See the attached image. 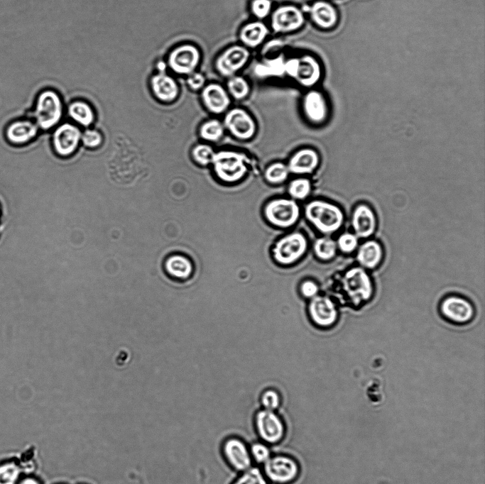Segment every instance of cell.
Here are the masks:
<instances>
[{
  "mask_svg": "<svg viewBox=\"0 0 485 484\" xmlns=\"http://www.w3.org/2000/svg\"><path fill=\"white\" fill-rule=\"evenodd\" d=\"M162 269L168 277L177 281L188 278L192 273V266L187 257L170 253L164 257Z\"/></svg>",
  "mask_w": 485,
  "mask_h": 484,
  "instance_id": "cell-22",
  "label": "cell"
},
{
  "mask_svg": "<svg viewBox=\"0 0 485 484\" xmlns=\"http://www.w3.org/2000/svg\"><path fill=\"white\" fill-rule=\"evenodd\" d=\"M108 4H109V6H111V7L112 8V6H111V5L109 4V2H108Z\"/></svg>",
  "mask_w": 485,
  "mask_h": 484,
  "instance_id": "cell-47",
  "label": "cell"
},
{
  "mask_svg": "<svg viewBox=\"0 0 485 484\" xmlns=\"http://www.w3.org/2000/svg\"><path fill=\"white\" fill-rule=\"evenodd\" d=\"M310 14L313 23L324 29L333 28L337 23L338 13L330 3L320 0L312 3L305 10Z\"/></svg>",
  "mask_w": 485,
  "mask_h": 484,
  "instance_id": "cell-23",
  "label": "cell"
},
{
  "mask_svg": "<svg viewBox=\"0 0 485 484\" xmlns=\"http://www.w3.org/2000/svg\"><path fill=\"white\" fill-rule=\"evenodd\" d=\"M224 133L223 125L217 120H209L204 123L200 128V135L202 138L217 141L219 140Z\"/></svg>",
  "mask_w": 485,
  "mask_h": 484,
  "instance_id": "cell-31",
  "label": "cell"
},
{
  "mask_svg": "<svg viewBox=\"0 0 485 484\" xmlns=\"http://www.w3.org/2000/svg\"><path fill=\"white\" fill-rule=\"evenodd\" d=\"M300 468L295 459L285 455L271 456L263 463L264 475L275 484H289L299 475Z\"/></svg>",
  "mask_w": 485,
  "mask_h": 484,
  "instance_id": "cell-6",
  "label": "cell"
},
{
  "mask_svg": "<svg viewBox=\"0 0 485 484\" xmlns=\"http://www.w3.org/2000/svg\"><path fill=\"white\" fill-rule=\"evenodd\" d=\"M249 451L251 458L258 463H264L271 457L270 449L263 443H254Z\"/></svg>",
  "mask_w": 485,
  "mask_h": 484,
  "instance_id": "cell-40",
  "label": "cell"
},
{
  "mask_svg": "<svg viewBox=\"0 0 485 484\" xmlns=\"http://www.w3.org/2000/svg\"><path fill=\"white\" fill-rule=\"evenodd\" d=\"M261 403L264 409L274 411L279 407L280 398L278 392L268 390L262 394Z\"/></svg>",
  "mask_w": 485,
  "mask_h": 484,
  "instance_id": "cell-41",
  "label": "cell"
},
{
  "mask_svg": "<svg viewBox=\"0 0 485 484\" xmlns=\"http://www.w3.org/2000/svg\"><path fill=\"white\" fill-rule=\"evenodd\" d=\"M357 260L364 268H376L383 257L381 246L376 241L369 240L362 243L357 252Z\"/></svg>",
  "mask_w": 485,
  "mask_h": 484,
  "instance_id": "cell-28",
  "label": "cell"
},
{
  "mask_svg": "<svg viewBox=\"0 0 485 484\" xmlns=\"http://www.w3.org/2000/svg\"><path fill=\"white\" fill-rule=\"evenodd\" d=\"M440 309L445 317L458 323L467 322L474 315L472 304L467 300L457 296L445 298L441 304Z\"/></svg>",
  "mask_w": 485,
  "mask_h": 484,
  "instance_id": "cell-19",
  "label": "cell"
},
{
  "mask_svg": "<svg viewBox=\"0 0 485 484\" xmlns=\"http://www.w3.org/2000/svg\"><path fill=\"white\" fill-rule=\"evenodd\" d=\"M307 219L323 233L338 231L344 223V213L334 204L323 200H313L305 209Z\"/></svg>",
  "mask_w": 485,
  "mask_h": 484,
  "instance_id": "cell-2",
  "label": "cell"
},
{
  "mask_svg": "<svg viewBox=\"0 0 485 484\" xmlns=\"http://www.w3.org/2000/svg\"><path fill=\"white\" fill-rule=\"evenodd\" d=\"M155 67L158 73H167L168 65L164 59H157L153 63V68Z\"/></svg>",
  "mask_w": 485,
  "mask_h": 484,
  "instance_id": "cell-44",
  "label": "cell"
},
{
  "mask_svg": "<svg viewBox=\"0 0 485 484\" xmlns=\"http://www.w3.org/2000/svg\"><path fill=\"white\" fill-rule=\"evenodd\" d=\"M255 425L258 436L267 444H278L285 436L283 421L274 411L264 409L258 411L255 417Z\"/></svg>",
  "mask_w": 485,
  "mask_h": 484,
  "instance_id": "cell-9",
  "label": "cell"
},
{
  "mask_svg": "<svg viewBox=\"0 0 485 484\" xmlns=\"http://www.w3.org/2000/svg\"><path fill=\"white\" fill-rule=\"evenodd\" d=\"M301 290L303 294L307 297L315 296L318 291L317 286L311 281L305 282L302 285Z\"/></svg>",
  "mask_w": 485,
  "mask_h": 484,
  "instance_id": "cell-43",
  "label": "cell"
},
{
  "mask_svg": "<svg viewBox=\"0 0 485 484\" xmlns=\"http://www.w3.org/2000/svg\"><path fill=\"white\" fill-rule=\"evenodd\" d=\"M206 79L205 76L199 72L195 71L187 75L186 84L190 89L197 91L202 89L205 85Z\"/></svg>",
  "mask_w": 485,
  "mask_h": 484,
  "instance_id": "cell-42",
  "label": "cell"
},
{
  "mask_svg": "<svg viewBox=\"0 0 485 484\" xmlns=\"http://www.w3.org/2000/svg\"><path fill=\"white\" fill-rule=\"evenodd\" d=\"M222 452L229 466L238 471H245L251 468L252 458L245 443L240 439H227L223 446Z\"/></svg>",
  "mask_w": 485,
  "mask_h": 484,
  "instance_id": "cell-17",
  "label": "cell"
},
{
  "mask_svg": "<svg viewBox=\"0 0 485 484\" xmlns=\"http://www.w3.org/2000/svg\"><path fill=\"white\" fill-rule=\"evenodd\" d=\"M148 85L153 97L163 104L175 101L180 94L176 79L168 73H153L148 79Z\"/></svg>",
  "mask_w": 485,
  "mask_h": 484,
  "instance_id": "cell-15",
  "label": "cell"
},
{
  "mask_svg": "<svg viewBox=\"0 0 485 484\" xmlns=\"http://www.w3.org/2000/svg\"><path fill=\"white\" fill-rule=\"evenodd\" d=\"M305 22L303 11L294 5H283L272 13L271 27L276 33H288L303 26Z\"/></svg>",
  "mask_w": 485,
  "mask_h": 484,
  "instance_id": "cell-12",
  "label": "cell"
},
{
  "mask_svg": "<svg viewBox=\"0 0 485 484\" xmlns=\"http://www.w3.org/2000/svg\"><path fill=\"white\" fill-rule=\"evenodd\" d=\"M264 214L273 225L288 228L298 221L300 209L294 200L280 198L269 202L264 208Z\"/></svg>",
  "mask_w": 485,
  "mask_h": 484,
  "instance_id": "cell-7",
  "label": "cell"
},
{
  "mask_svg": "<svg viewBox=\"0 0 485 484\" xmlns=\"http://www.w3.org/2000/svg\"><path fill=\"white\" fill-rule=\"evenodd\" d=\"M63 108V101L57 91L43 89L36 97L28 118L34 121L40 130L47 132L61 121Z\"/></svg>",
  "mask_w": 485,
  "mask_h": 484,
  "instance_id": "cell-1",
  "label": "cell"
},
{
  "mask_svg": "<svg viewBox=\"0 0 485 484\" xmlns=\"http://www.w3.org/2000/svg\"><path fill=\"white\" fill-rule=\"evenodd\" d=\"M344 289L354 304L367 301L372 295V285L369 276L361 268L348 270L343 279Z\"/></svg>",
  "mask_w": 485,
  "mask_h": 484,
  "instance_id": "cell-10",
  "label": "cell"
},
{
  "mask_svg": "<svg viewBox=\"0 0 485 484\" xmlns=\"http://www.w3.org/2000/svg\"><path fill=\"white\" fill-rule=\"evenodd\" d=\"M314 248L319 258L323 260H329L336 253L337 243L330 238L322 237L315 241Z\"/></svg>",
  "mask_w": 485,
  "mask_h": 484,
  "instance_id": "cell-32",
  "label": "cell"
},
{
  "mask_svg": "<svg viewBox=\"0 0 485 484\" xmlns=\"http://www.w3.org/2000/svg\"><path fill=\"white\" fill-rule=\"evenodd\" d=\"M224 126L235 137L246 140L253 137L256 124L252 117L244 109L229 110L224 117Z\"/></svg>",
  "mask_w": 485,
  "mask_h": 484,
  "instance_id": "cell-16",
  "label": "cell"
},
{
  "mask_svg": "<svg viewBox=\"0 0 485 484\" xmlns=\"http://www.w3.org/2000/svg\"><path fill=\"white\" fill-rule=\"evenodd\" d=\"M250 57L248 49L240 45H234L224 50L216 59L215 68L224 77H231L241 70Z\"/></svg>",
  "mask_w": 485,
  "mask_h": 484,
  "instance_id": "cell-11",
  "label": "cell"
},
{
  "mask_svg": "<svg viewBox=\"0 0 485 484\" xmlns=\"http://www.w3.org/2000/svg\"><path fill=\"white\" fill-rule=\"evenodd\" d=\"M200 59V52L197 46L191 43H183L170 50L165 61L173 73L189 75L195 71Z\"/></svg>",
  "mask_w": 485,
  "mask_h": 484,
  "instance_id": "cell-5",
  "label": "cell"
},
{
  "mask_svg": "<svg viewBox=\"0 0 485 484\" xmlns=\"http://www.w3.org/2000/svg\"><path fill=\"white\" fill-rule=\"evenodd\" d=\"M250 7L252 13L261 20L270 14L272 3L271 0H252Z\"/></svg>",
  "mask_w": 485,
  "mask_h": 484,
  "instance_id": "cell-39",
  "label": "cell"
},
{
  "mask_svg": "<svg viewBox=\"0 0 485 484\" xmlns=\"http://www.w3.org/2000/svg\"><path fill=\"white\" fill-rule=\"evenodd\" d=\"M68 116L76 123L88 127L95 121V113L92 106L82 99H75L68 104Z\"/></svg>",
  "mask_w": 485,
  "mask_h": 484,
  "instance_id": "cell-27",
  "label": "cell"
},
{
  "mask_svg": "<svg viewBox=\"0 0 485 484\" xmlns=\"http://www.w3.org/2000/svg\"><path fill=\"white\" fill-rule=\"evenodd\" d=\"M306 248L307 240L304 235L294 232L279 240L273 251L278 263L290 264L302 256Z\"/></svg>",
  "mask_w": 485,
  "mask_h": 484,
  "instance_id": "cell-14",
  "label": "cell"
},
{
  "mask_svg": "<svg viewBox=\"0 0 485 484\" xmlns=\"http://www.w3.org/2000/svg\"><path fill=\"white\" fill-rule=\"evenodd\" d=\"M81 141L85 148L96 149L103 143V136L97 129H85L81 136Z\"/></svg>",
  "mask_w": 485,
  "mask_h": 484,
  "instance_id": "cell-36",
  "label": "cell"
},
{
  "mask_svg": "<svg viewBox=\"0 0 485 484\" xmlns=\"http://www.w3.org/2000/svg\"><path fill=\"white\" fill-rule=\"evenodd\" d=\"M81 136L82 132L78 126L69 122L62 123L50 136L52 148L59 157H70L79 148Z\"/></svg>",
  "mask_w": 485,
  "mask_h": 484,
  "instance_id": "cell-8",
  "label": "cell"
},
{
  "mask_svg": "<svg viewBox=\"0 0 485 484\" xmlns=\"http://www.w3.org/2000/svg\"><path fill=\"white\" fill-rule=\"evenodd\" d=\"M1 217H2V209H1V205L0 204V241L5 236V229H4V226L1 222Z\"/></svg>",
  "mask_w": 485,
  "mask_h": 484,
  "instance_id": "cell-46",
  "label": "cell"
},
{
  "mask_svg": "<svg viewBox=\"0 0 485 484\" xmlns=\"http://www.w3.org/2000/svg\"><path fill=\"white\" fill-rule=\"evenodd\" d=\"M352 226L358 238H366L374 233L376 217L373 209L366 204L357 205L352 215Z\"/></svg>",
  "mask_w": 485,
  "mask_h": 484,
  "instance_id": "cell-18",
  "label": "cell"
},
{
  "mask_svg": "<svg viewBox=\"0 0 485 484\" xmlns=\"http://www.w3.org/2000/svg\"><path fill=\"white\" fill-rule=\"evenodd\" d=\"M228 92L237 100L244 99L250 92L248 82L243 77L234 75L228 78L227 82Z\"/></svg>",
  "mask_w": 485,
  "mask_h": 484,
  "instance_id": "cell-30",
  "label": "cell"
},
{
  "mask_svg": "<svg viewBox=\"0 0 485 484\" xmlns=\"http://www.w3.org/2000/svg\"><path fill=\"white\" fill-rule=\"evenodd\" d=\"M23 472L18 460L10 459L0 463V484H17Z\"/></svg>",
  "mask_w": 485,
  "mask_h": 484,
  "instance_id": "cell-29",
  "label": "cell"
},
{
  "mask_svg": "<svg viewBox=\"0 0 485 484\" xmlns=\"http://www.w3.org/2000/svg\"><path fill=\"white\" fill-rule=\"evenodd\" d=\"M288 166L282 163H275L267 167L265 171V178L271 183H280L288 176Z\"/></svg>",
  "mask_w": 485,
  "mask_h": 484,
  "instance_id": "cell-33",
  "label": "cell"
},
{
  "mask_svg": "<svg viewBox=\"0 0 485 484\" xmlns=\"http://www.w3.org/2000/svg\"><path fill=\"white\" fill-rule=\"evenodd\" d=\"M284 73L305 87L315 85L320 79L321 67L317 60L312 55L286 60L283 65Z\"/></svg>",
  "mask_w": 485,
  "mask_h": 484,
  "instance_id": "cell-3",
  "label": "cell"
},
{
  "mask_svg": "<svg viewBox=\"0 0 485 484\" xmlns=\"http://www.w3.org/2000/svg\"><path fill=\"white\" fill-rule=\"evenodd\" d=\"M310 181L307 178L295 179L288 186L289 194L297 199H304L310 194Z\"/></svg>",
  "mask_w": 485,
  "mask_h": 484,
  "instance_id": "cell-34",
  "label": "cell"
},
{
  "mask_svg": "<svg viewBox=\"0 0 485 484\" xmlns=\"http://www.w3.org/2000/svg\"><path fill=\"white\" fill-rule=\"evenodd\" d=\"M359 238L354 234L345 232L341 234L337 243V246L344 253L353 252L358 246Z\"/></svg>",
  "mask_w": 485,
  "mask_h": 484,
  "instance_id": "cell-38",
  "label": "cell"
},
{
  "mask_svg": "<svg viewBox=\"0 0 485 484\" xmlns=\"http://www.w3.org/2000/svg\"><path fill=\"white\" fill-rule=\"evenodd\" d=\"M17 484H40L39 482L33 477L27 476L20 478Z\"/></svg>",
  "mask_w": 485,
  "mask_h": 484,
  "instance_id": "cell-45",
  "label": "cell"
},
{
  "mask_svg": "<svg viewBox=\"0 0 485 484\" xmlns=\"http://www.w3.org/2000/svg\"><path fill=\"white\" fill-rule=\"evenodd\" d=\"M214 153L212 147L205 144H198L192 150L193 159L201 165L209 164Z\"/></svg>",
  "mask_w": 485,
  "mask_h": 484,
  "instance_id": "cell-37",
  "label": "cell"
},
{
  "mask_svg": "<svg viewBox=\"0 0 485 484\" xmlns=\"http://www.w3.org/2000/svg\"><path fill=\"white\" fill-rule=\"evenodd\" d=\"M309 311L313 321L320 326H329L337 319L334 303L326 297H316L310 304Z\"/></svg>",
  "mask_w": 485,
  "mask_h": 484,
  "instance_id": "cell-24",
  "label": "cell"
},
{
  "mask_svg": "<svg viewBox=\"0 0 485 484\" xmlns=\"http://www.w3.org/2000/svg\"><path fill=\"white\" fill-rule=\"evenodd\" d=\"M269 30L266 25L260 21L245 24L239 31V39L244 46L256 48L266 38Z\"/></svg>",
  "mask_w": 485,
  "mask_h": 484,
  "instance_id": "cell-26",
  "label": "cell"
},
{
  "mask_svg": "<svg viewBox=\"0 0 485 484\" xmlns=\"http://www.w3.org/2000/svg\"><path fill=\"white\" fill-rule=\"evenodd\" d=\"M246 156L238 152L222 150L214 153L212 161L217 176L226 182H234L241 179L247 167Z\"/></svg>",
  "mask_w": 485,
  "mask_h": 484,
  "instance_id": "cell-4",
  "label": "cell"
},
{
  "mask_svg": "<svg viewBox=\"0 0 485 484\" xmlns=\"http://www.w3.org/2000/svg\"><path fill=\"white\" fill-rule=\"evenodd\" d=\"M232 484H268L265 475L257 468L244 471Z\"/></svg>",
  "mask_w": 485,
  "mask_h": 484,
  "instance_id": "cell-35",
  "label": "cell"
},
{
  "mask_svg": "<svg viewBox=\"0 0 485 484\" xmlns=\"http://www.w3.org/2000/svg\"><path fill=\"white\" fill-rule=\"evenodd\" d=\"M320 158L311 148H304L296 152L290 159L288 168L294 174H310L318 166Z\"/></svg>",
  "mask_w": 485,
  "mask_h": 484,
  "instance_id": "cell-25",
  "label": "cell"
},
{
  "mask_svg": "<svg viewBox=\"0 0 485 484\" xmlns=\"http://www.w3.org/2000/svg\"><path fill=\"white\" fill-rule=\"evenodd\" d=\"M201 97L207 109L214 114L224 112L230 104L228 92L217 83L205 85L202 89Z\"/></svg>",
  "mask_w": 485,
  "mask_h": 484,
  "instance_id": "cell-20",
  "label": "cell"
},
{
  "mask_svg": "<svg viewBox=\"0 0 485 484\" xmlns=\"http://www.w3.org/2000/svg\"><path fill=\"white\" fill-rule=\"evenodd\" d=\"M40 133V129L30 118L16 119L9 122L4 128L6 141L13 146L26 145L33 141Z\"/></svg>",
  "mask_w": 485,
  "mask_h": 484,
  "instance_id": "cell-13",
  "label": "cell"
},
{
  "mask_svg": "<svg viewBox=\"0 0 485 484\" xmlns=\"http://www.w3.org/2000/svg\"><path fill=\"white\" fill-rule=\"evenodd\" d=\"M303 108L306 117L314 123H320L327 118V104L320 91L310 90L307 92L303 97Z\"/></svg>",
  "mask_w": 485,
  "mask_h": 484,
  "instance_id": "cell-21",
  "label": "cell"
}]
</instances>
